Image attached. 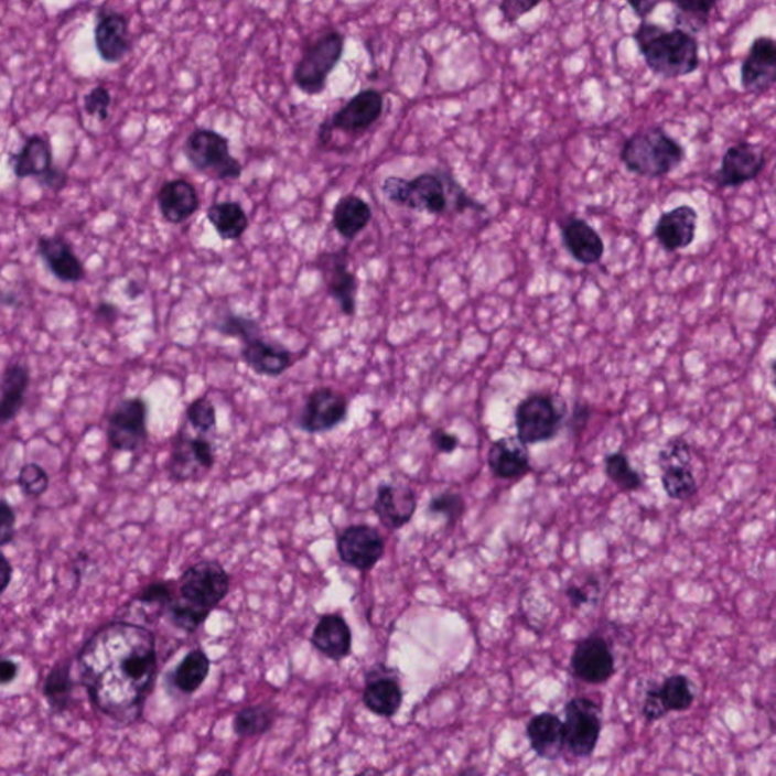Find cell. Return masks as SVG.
<instances>
[{"label": "cell", "mask_w": 776, "mask_h": 776, "mask_svg": "<svg viewBox=\"0 0 776 776\" xmlns=\"http://www.w3.org/2000/svg\"><path fill=\"white\" fill-rule=\"evenodd\" d=\"M76 662L80 686L100 713L128 725L139 721L158 673L151 630L131 622H111L88 638Z\"/></svg>", "instance_id": "6da1fadb"}, {"label": "cell", "mask_w": 776, "mask_h": 776, "mask_svg": "<svg viewBox=\"0 0 776 776\" xmlns=\"http://www.w3.org/2000/svg\"><path fill=\"white\" fill-rule=\"evenodd\" d=\"M229 592V575L217 561L205 560L185 570L168 608L177 628L193 633L205 624Z\"/></svg>", "instance_id": "7a4b0ae2"}, {"label": "cell", "mask_w": 776, "mask_h": 776, "mask_svg": "<svg viewBox=\"0 0 776 776\" xmlns=\"http://www.w3.org/2000/svg\"><path fill=\"white\" fill-rule=\"evenodd\" d=\"M382 193L391 204L428 214H443L449 209L461 213L467 208H484L467 196L449 173H422L414 180L388 176L382 182Z\"/></svg>", "instance_id": "3957f363"}, {"label": "cell", "mask_w": 776, "mask_h": 776, "mask_svg": "<svg viewBox=\"0 0 776 776\" xmlns=\"http://www.w3.org/2000/svg\"><path fill=\"white\" fill-rule=\"evenodd\" d=\"M633 39L646 66L661 78H682L701 66L697 36L681 28L666 30L660 24L643 22Z\"/></svg>", "instance_id": "277c9868"}, {"label": "cell", "mask_w": 776, "mask_h": 776, "mask_svg": "<svg viewBox=\"0 0 776 776\" xmlns=\"http://www.w3.org/2000/svg\"><path fill=\"white\" fill-rule=\"evenodd\" d=\"M686 151L660 127L642 129L629 137L622 148L621 160L629 172L646 177L672 173L685 161Z\"/></svg>", "instance_id": "5b68a950"}, {"label": "cell", "mask_w": 776, "mask_h": 776, "mask_svg": "<svg viewBox=\"0 0 776 776\" xmlns=\"http://www.w3.org/2000/svg\"><path fill=\"white\" fill-rule=\"evenodd\" d=\"M184 153L197 172L216 181L238 180L242 165L230 155L229 140L213 129L197 128L187 137Z\"/></svg>", "instance_id": "8992f818"}, {"label": "cell", "mask_w": 776, "mask_h": 776, "mask_svg": "<svg viewBox=\"0 0 776 776\" xmlns=\"http://www.w3.org/2000/svg\"><path fill=\"white\" fill-rule=\"evenodd\" d=\"M345 51V35L330 31L319 36L306 47L294 68V85L306 96H317L325 91L327 78L337 67Z\"/></svg>", "instance_id": "52a82bcc"}, {"label": "cell", "mask_w": 776, "mask_h": 776, "mask_svg": "<svg viewBox=\"0 0 776 776\" xmlns=\"http://www.w3.org/2000/svg\"><path fill=\"white\" fill-rule=\"evenodd\" d=\"M556 396L536 394L521 400L516 408L517 439L525 446L556 439L563 424L564 410Z\"/></svg>", "instance_id": "ba28073f"}, {"label": "cell", "mask_w": 776, "mask_h": 776, "mask_svg": "<svg viewBox=\"0 0 776 776\" xmlns=\"http://www.w3.org/2000/svg\"><path fill=\"white\" fill-rule=\"evenodd\" d=\"M384 96L381 91L363 90L351 97L337 112L319 129V143H330L333 131L346 133H363L374 127L382 116Z\"/></svg>", "instance_id": "9c48e42d"}, {"label": "cell", "mask_w": 776, "mask_h": 776, "mask_svg": "<svg viewBox=\"0 0 776 776\" xmlns=\"http://www.w3.org/2000/svg\"><path fill=\"white\" fill-rule=\"evenodd\" d=\"M564 743L575 757L588 758L601 737L600 707L588 698H573L565 705Z\"/></svg>", "instance_id": "30bf717a"}, {"label": "cell", "mask_w": 776, "mask_h": 776, "mask_svg": "<svg viewBox=\"0 0 776 776\" xmlns=\"http://www.w3.org/2000/svg\"><path fill=\"white\" fill-rule=\"evenodd\" d=\"M661 484L670 499L685 500L697 495L698 483L691 471V451L682 436H675L661 449L658 456Z\"/></svg>", "instance_id": "8fae6325"}, {"label": "cell", "mask_w": 776, "mask_h": 776, "mask_svg": "<svg viewBox=\"0 0 776 776\" xmlns=\"http://www.w3.org/2000/svg\"><path fill=\"white\" fill-rule=\"evenodd\" d=\"M108 442L112 449L133 452L148 440V406L141 398L123 400L108 420Z\"/></svg>", "instance_id": "7c38bea8"}, {"label": "cell", "mask_w": 776, "mask_h": 776, "mask_svg": "<svg viewBox=\"0 0 776 776\" xmlns=\"http://www.w3.org/2000/svg\"><path fill=\"white\" fill-rule=\"evenodd\" d=\"M331 297L345 315L357 313V277L349 269V249L322 254L315 261Z\"/></svg>", "instance_id": "4fadbf2b"}, {"label": "cell", "mask_w": 776, "mask_h": 776, "mask_svg": "<svg viewBox=\"0 0 776 776\" xmlns=\"http://www.w3.org/2000/svg\"><path fill=\"white\" fill-rule=\"evenodd\" d=\"M214 466V449L205 436H192L180 432L170 456L169 472L173 479H200Z\"/></svg>", "instance_id": "5bb4252c"}, {"label": "cell", "mask_w": 776, "mask_h": 776, "mask_svg": "<svg viewBox=\"0 0 776 776\" xmlns=\"http://www.w3.org/2000/svg\"><path fill=\"white\" fill-rule=\"evenodd\" d=\"M349 402L345 395L334 388L322 387L314 390L303 406L299 427L310 434H321L334 430L345 422Z\"/></svg>", "instance_id": "9a60e30c"}, {"label": "cell", "mask_w": 776, "mask_h": 776, "mask_svg": "<svg viewBox=\"0 0 776 776\" xmlns=\"http://www.w3.org/2000/svg\"><path fill=\"white\" fill-rule=\"evenodd\" d=\"M337 551L346 564L367 572L381 560L386 552V541L378 529L369 525H352L340 534Z\"/></svg>", "instance_id": "2e32d148"}, {"label": "cell", "mask_w": 776, "mask_h": 776, "mask_svg": "<svg viewBox=\"0 0 776 776\" xmlns=\"http://www.w3.org/2000/svg\"><path fill=\"white\" fill-rule=\"evenodd\" d=\"M766 165L763 148L750 141H740L723 153L721 169L714 173L719 187L735 188L755 180Z\"/></svg>", "instance_id": "e0dca14e"}, {"label": "cell", "mask_w": 776, "mask_h": 776, "mask_svg": "<svg viewBox=\"0 0 776 776\" xmlns=\"http://www.w3.org/2000/svg\"><path fill=\"white\" fill-rule=\"evenodd\" d=\"M570 667L573 675L588 685H604L616 672L612 649L600 636H589L578 643Z\"/></svg>", "instance_id": "ac0fdd59"}, {"label": "cell", "mask_w": 776, "mask_h": 776, "mask_svg": "<svg viewBox=\"0 0 776 776\" xmlns=\"http://www.w3.org/2000/svg\"><path fill=\"white\" fill-rule=\"evenodd\" d=\"M776 80V43L770 36H757L742 64V85L751 95H764Z\"/></svg>", "instance_id": "d6986e66"}, {"label": "cell", "mask_w": 776, "mask_h": 776, "mask_svg": "<svg viewBox=\"0 0 776 776\" xmlns=\"http://www.w3.org/2000/svg\"><path fill=\"white\" fill-rule=\"evenodd\" d=\"M95 44L97 54L105 63H120L132 46L128 19L116 11L97 12Z\"/></svg>", "instance_id": "ffe728a7"}, {"label": "cell", "mask_w": 776, "mask_h": 776, "mask_svg": "<svg viewBox=\"0 0 776 776\" xmlns=\"http://www.w3.org/2000/svg\"><path fill=\"white\" fill-rule=\"evenodd\" d=\"M698 228L697 209L681 205L665 213L655 225L654 236L667 252L689 248L694 241Z\"/></svg>", "instance_id": "44dd1931"}, {"label": "cell", "mask_w": 776, "mask_h": 776, "mask_svg": "<svg viewBox=\"0 0 776 776\" xmlns=\"http://www.w3.org/2000/svg\"><path fill=\"white\" fill-rule=\"evenodd\" d=\"M416 507V493L408 485L384 484L378 488L374 511L387 528L399 529L411 520Z\"/></svg>", "instance_id": "7402d4cb"}, {"label": "cell", "mask_w": 776, "mask_h": 776, "mask_svg": "<svg viewBox=\"0 0 776 776\" xmlns=\"http://www.w3.org/2000/svg\"><path fill=\"white\" fill-rule=\"evenodd\" d=\"M241 358L255 374L270 378L284 375L294 359L290 351L267 343L261 335L242 342Z\"/></svg>", "instance_id": "603a6c76"}, {"label": "cell", "mask_w": 776, "mask_h": 776, "mask_svg": "<svg viewBox=\"0 0 776 776\" xmlns=\"http://www.w3.org/2000/svg\"><path fill=\"white\" fill-rule=\"evenodd\" d=\"M363 701L371 713L382 718H391L398 713L402 705L403 693L394 672L384 667L370 672L364 689Z\"/></svg>", "instance_id": "cb8c5ba5"}, {"label": "cell", "mask_w": 776, "mask_h": 776, "mask_svg": "<svg viewBox=\"0 0 776 776\" xmlns=\"http://www.w3.org/2000/svg\"><path fill=\"white\" fill-rule=\"evenodd\" d=\"M200 194L192 182L185 180L165 182L158 193V206L169 224H184L200 209Z\"/></svg>", "instance_id": "d4e9b609"}, {"label": "cell", "mask_w": 776, "mask_h": 776, "mask_svg": "<svg viewBox=\"0 0 776 776\" xmlns=\"http://www.w3.org/2000/svg\"><path fill=\"white\" fill-rule=\"evenodd\" d=\"M488 467L499 479H517L531 471L525 444L517 436L496 440L488 451Z\"/></svg>", "instance_id": "484cf974"}, {"label": "cell", "mask_w": 776, "mask_h": 776, "mask_svg": "<svg viewBox=\"0 0 776 776\" xmlns=\"http://www.w3.org/2000/svg\"><path fill=\"white\" fill-rule=\"evenodd\" d=\"M565 249L578 262L584 266L596 265L605 252L600 234L582 218H569L561 229Z\"/></svg>", "instance_id": "4316f807"}, {"label": "cell", "mask_w": 776, "mask_h": 776, "mask_svg": "<svg viewBox=\"0 0 776 776\" xmlns=\"http://www.w3.org/2000/svg\"><path fill=\"white\" fill-rule=\"evenodd\" d=\"M311 643L319 653L340 661L346 658L352 650V633L345 618L338 614H325L319 618L317 625L311 636Z\"/></svg>", "instance_id": "83f0119b"}, {"label": "cell", "mask_w": 776, "mask_h": 776, "mask_svg": "<svg viewBox=\"0 0 776 776\" xmlns=\"http://www.w3.org/2000/svg\"><path fill=\"white\" fill-rule=\"evenodd\" d=\"M39 252L51 272L55 274L60 281L75 282L83 281L85 270L83 262L73 252L72 246L68 245L66 238L61 236L42 237L39 240Z\"/></svg>", "instance_id": "f1b7e54d"}, {"label": "cell", "mask_w": 776, "mask_h": 776, "mask_svg": "<svg viewBox=\"0 0 776 776\" xmlns=\"http://www.w3.org/2000/svg\"><path fill=\"white\" fill-rule=\"evenodd\" d=\"M529 745L541 758L558 759L563 754L564 725L558 715L553 713H540L534 715L527 726Z\"/></svg>", "instance_id": "f546056e"}, {"label": "cell", "mask_w": 776, "mask_h": 776, "mask_svg": "<svg viewBox=\"0 0 776 776\" xmlns=\"http://www.w3.org/2000/svg\"><path fill=\"white\" fill-rule=\"evenodd\" d=\"M11 165L15 176L42 177L46 176L54 165H52V146L42 136L28 137L18 153H12Z\"/></svg>", "instance_id": "4dcf8cb0"}, {"label": "cell", "mask_w": 776, "mask_h": 776, "mask_svg": "<svg viewBox=\"0 0 776 776\" xmlns=\"http://www.w3.org/2000/svg\"><path fill=\"white\" fill-rule=\"evenodd\" d=\"M30 370L23 364H11L0 381V424L10 423L22 410L30 387Z\"/></svg>", "instance_id": "1f68e13d"}, {"label": "cell", "mask_w": 776, "mask_h": 776, "mask_svg": "<svg viewBox=\"0 0 776 776\" xmlns=\"http://www.w3.org/2000/svg\"><path fill=\"white\" fill-rule=\"evenodd\" d=\"M370 220V205L362 200V197L354 196V194L340 197L337 204L334 206V228L340 236L346 238V240L351 241L354 240L355 237H358V234H362L363 230L367 228Z\"/></svg>", "instance_id": "d6a6232c"}, {"label": "cell", "mask_w": 776, "mask_h": 776, "mask_svg": "<svg viewBox=\"0 0 776 776\" xmlns=\"http://www.w3.org/2000/svg\"><path fill=\"white\" fill-rule=\"evenodd\" d=\"M206 218L224 241H236L249 228V218L238 202H217L209 206Z\"/></svg>", "instance_id": "836d02e7"}, {"label": "cell", "mask_w": 776, "mask_h": 776, "mask_svg": "<svg viewBox=\"0 0 776 776\" xmlns=\"http://www.w3.org/2000/svg\"><path fill=\"white\" fill-rule=\"evenodd\" d=\"M43 694L48 707L55 713H64L72 703L73 679L72 662L63 660L52 667L51 672L44 679Z\"/></svg>", "instance_id": "e575fe53"}, {"label": "cell", "mask_w": 776, "mask_h": 776, "mask_svg": "<svg viewBox=\"0 0 776 776\" xmlns=\"http://www.w3.org/2000/svg\"><path fill=\"white\" fill-rule=\"evenodd\" d=\"M209 667H212V661H209L208 655L201 648L193 649L192 653L185 655L184 660L177 665L175 672H173V685L182 693L193 694L204 685L209 673Z\"/></svg>", "instance_id": "d590c367"}, {"label": "cell", "mask_w": 776, "mask_h": 776, "mask_svg": "<svg viewBox=\"0 0 776 776\" xmlns=\"http://www.w3.org/2000/svg\"><path fill=\"white\" fill-rule=\"evenodd\" d=\"M655 691L666 713L689 710L694 701L689 678L685 675H672L666 678L661 686L655 687Z\"/></svg>", "instance_id": "8d00e7d4"}, {"label": "cell", "mask_w": 776, "mask_h": 776, "mask_svg": "<svg viewBox=\"0 0 776 776\" xmlns=\"http://www.w3.org/2000/svg\"><path fill=\"white\" fill-rule=\"evenodd\" d=\"M277 711L270 705H249L238 711L234 719V731L240 737H255L273 726Z\"/></svg>", "instance_id": "74e56055"}, {"label": "cell", "mask_w": 776, "mask_h": 776, "mask_svg": "<svg viewBox=\"0 0 776 776\" xmlns=\"http://www.w3.org/2000/svg\"><path fill=\"white\" fill-rule=\"evenodd\" d=\"M605 473L622 491L636 492L642 487L640 473L634 471L624 452H614L605 456Z\"/></svg>", "instance_id": "f35d334b"}, {"label": "cell", "mask_w": 776, "mask_h": 776, "mask_svg": "<svg viewBox=\"0 0 776 776\" xmlns=\"http://www.w3.org/2000/svg\"><path fill=\"white\" fill-rule=\"evenodd\" d=\"M214 330L226 335V337L238 338L240 342L261 335V326L258 325L257 321L230 313L214 323Z\"/></svg>", "instance_id": "ab89813d"}, {"label": "cell", "mask_w": 776, "mask_h": 776, "mask_svg": "<svg viewBox=\"0 0 776 776\" xmlns=\"http://www.w3.org/2000/svg\"><path fill=\"white\" fill-rule=\"evenodd\" d=\"M187 420L194 430L208 434L216 430V407L209 402L206 396L194 399L187 407Z\"/></svg>", "instance_id": "60d3db41"}, {"label": "cell", "mask_w": 776, "mask_h": 776, "mask_svg": "<svg viewBox=\"0 0 776 776\" xmlns=\"http://www.w3.org/2000/svg\"><path fill=\"white\" fill-rule=\"evenodd\" d=\"M19 485L24 495L39 497L42 496L48 487V476L42 466L35 463L24 464L20 468Z\"/></svg>", "instance_id": "b9f144b4"}, {"label": "cell", "mask_w": 776, "mask_h": 776, "mask_svg": "<svg viewBox=\"0 0 776 776\" xmlns=\"http://www.w3.org/2000/svg\"><path fill=\"white\" fill-rule=\"evenodd\" d=\"M464 509H466V504H464L463 496L454 492H444L442 495H436L432 497L430 503V513L432 515L444 516L452 524L463 516Z\"/></svg>", "instance_id": "7bdbcfd3"}, {"label": "cell", "mask_w": 776, "mask_h": 776, "mask_svg": "<svg viewBox=\"0 0 776 776\" xmlns=\"http://www.w3.org/2000/svg\"><path fill=\"white\" fill-rule=\"evenodd\" d=\"M111 103L112 99L108 88L99 85V87L93 88L90 93L85 95L84 111L90 117H96V119L107 120Z\"/></svg>", "instance_id": "ee69618b"}, {"label": "cell", "mask_w": 776, "mask_h": 776, "mask_svg": "<svg viewBox=\"0 0 776 776\" xmlns=\"http://www.w3.org/2000/svg\"><path fill=\"white\" fill-rule=\"evenodd\" d=\"M672 2L682 14L697 20L702 26L709 22L711 12L721 0H672Z\"/></svg>", "instance_id": "f6af8a7d"}, {"label": "cell", "mask_w": 776, "mask_h": 776, "mask_svg": "<svg viewBox=\"0 0 776 776\" xmlns=\"http://www.w3.org/2000/svg\"><path fill=\"white\" fill-rule=\"evenodd\" d=\"M175 596L172 582H153L136 596L140 604L169 606Z\"/></svg>", "instance_id": "bcb514c9"}, {"label": "cell", "mask_w": 776, "mask_h": 776, "mask_svg": "<svg viewBox=\"0 0 776 776\" xmlns=\"http://www.w3.org/2000/svg\"><path fill=\"white\" fill-rule=\"evenodd\" d=\"M543 2L546 0H500V12H503L505 22L515 24Z\"/></svg>", "instance_id": "7dc6e473"}, {"label": "cell", "mask_w": 776, "mask_h": 776, "mask_svg": "<svg viewBox=\"0 0 776 776\" xmlns=\"http://www.w3.org/2000/svg\"><path fill=\"white\" fill-rule=\"evenodd\" d=\"M15 536V511L7 500L0 499V548L11 543Z\"/></svg>", "instance_id": "c3c4849f"}, {"label": "cell", "mask_w": 776, "mask_h": 776, "mask_svg": "<svg viewBox=\"0 0 776 776\" xmlns=\"http://www.w3.org/2000/svg\"><path fill=\"white\" fill-rule=\"evenodd\" d=\"M642 713L643 715H645V719L648 722L660 721V719L665 718V715L667 714L666 710L662 709L660 699H658L657 697V691H655V687L646 691V698L645 702H643Z\"/></svg>", "instance_id": "681fc988"}, {"label": "cell", "mask_w": 776, "mask_h": 776, "mask_svg": "<svg viewBox=\"0 0 776 776\" xmlns=\"http://www.w3.org/2000/svg\"><path fill=\"white\" fill-rule=\"evenodd\" d=\"M431 442L434 444L436 451L442 452V454H452V452L460 446L459 436L449 434V432L444 430H435L432 432Z\"/></svg>", "instance_id": "f907efd6"}, {"label": "cell", "mask_w": 776, "mask_h": 776, "mask_svg": "<svg viewBox=\"0 0 776 776\" xmlns=\"http://www.w3.org/2000/svg\"><path fill=\"white\" fill-rule=\"evenodd\" d=\"M590 416H592V410H590L589 406H585V403H582V406L581 403H578L575 410H573L569 427L575 432H581L584 430L585 424H588Z\"/></svg>", "instance_id": "816d5d0a"}, {"label": "cell", "mask_w": 776, "mask_h": 776, "mask_svg": "<svg viewBox=\"0 0 776 776\" xmlns=\"http://www.w3.org/2000/svg\"><path fill=\"white\" fill-rule=\"evenodd\" d=\"M18 662L11 660V658L0 657V686L10 685L18 678Z\"/></svg>", "instance_id": "f5cc1de1"}, {"label": "cell", "mask_w": 776, "mask_h": 776, "mask_svg": "<svg viewBox=\"0 0 776 776\" xmlns=\"http://www.w3.org/2000/svg\"><path fill=\"white\" fill-rule=\"evenodd\" d=\"M626 2H628V6L636 12L638 19L645 20L653 14V11L661 0H626Z\"/></svg>", "instance_id": "db71d44e"}, {"label": "cell", "mask_w": 776, "mask_h": 776, "mask_svg": "<svg viewBox=\"0 0 776 776\" xmlns=\"http://www.w3.org/2000/svg\"><path fill=\"white\" fill-rule=\"evenodd\" d=\"M12 580V565L6 553L0 551V594L7 592Z\"/></svg>", "instance_id": "11a10c76"}, {"label": "cell", "mask_w": 776, "mask_h": 776, "mask_svg": "<svg viewBox=\"0 0 776 776\" xmlns=\"http://www.w3.org/2000/svg\"><path fill=\"white\" fill-rule=\"evenodd\" d=\"M40 181L48 188L61 190L66 185L67 176L66 173L61 172V170L52 169L51 172Z\"/></svg>", "instance_id": "9f6ffc18"}, {"label": "cell", "mask_w": 776, "mask_h": 776, "mask_svg": "<svg viewBox=\"0 0 776 776\" xmlns=\"http://www.w3.org/2000/svg\"><path fill=\"white\" fill-rule=\"evenodd\" d=\"M565 596L569 597L570 604L575 606V608H580L581 605L588 604L589 602L588 592L578 588V585H570V588L565 590Z\"/></svg>", "instance_id": "6f0895ef"}, {"label": "cell", "mask_w": 776, "mask_h": 776, "mask_svg": "<svg viewBox=\"0 0 776 776\" xmlns=\"http://www.w3.org/2000/svg\"><path fill=\"white\" fill-rule=\"evenodd\" d=\"M97 317L103 319L105 322H112L119 314L117 306L111 305V303H100L96 309Z\"/></svg>", "instance_id": "680465c9"}]
</instances>
